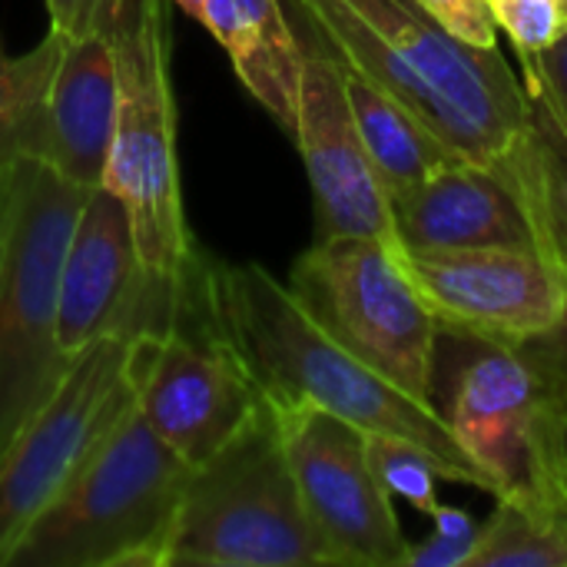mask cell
I'll use <instances>...</instances> for the list:
<instances>
[{
	"label": "cell",
	"instance_id": "cell-20",
	"mask_svg": "<svg viewBox=\"0 0 567 567\" xmlns=\"http://www.w3.org/2000/svg\"><path fill=\"white\" fill-rule=\"evenodd\" d=\"M468 567H567V518L538 488L498 495Z\"/></svg>",
	"mask_w": 567,
	"mask_h": 567
},
{
	"label": "cell",
	"instance_id": "cell-23",
	"mask_svg": "<svg viewBox=\"0 0 567 567\" xmlns=\"http://www.w3.org/2000/svg\"><path fill=\"white\" fill-rule=\"evenodd\" d=\"M492 10L518 60L545 53L567 33V0H492Z\"/></svg>",
	"mask_w": 567,
	"mask_h": 567
},
{
	"label": "cell",
	"instance_id": "cell-29",
	"mask_svg": "<svg viewBox=\"0 0 567 567\" xmlns=\"http://www.w3.org/2000/svg\"><path fill=\"white\" fill-rule=\"evenodd\" d=\"M538 445L551 472L567 485V415L558 405H545L538 425Z\"/></svg>",
	"mask_w": 567,
	"mask_h": 567
},
{
	"label": "cell",
	"instance_id": "cell-17",
	"mask_svg": "<svg viewBox=\"0 0 567 567\" xmlns=\"http://www.w3.org/2000/svg\"><path fill=\"white\" fill-rule=\"evenodd\" d=\"M229 63L243 86L276 116L292 136L299 113V83L306 47L296 37L282 0H206L196 17Z\"/></svg>",
	"mask_w": 567,
	"mask_h": 567
},
{
	"label": "cell",
	"instance_id": "cell-25",
	"mask_svg": "<svg viewBox=\"0 0 567 567\" xmlns=\"http://www.w3.org/2000/svg\"><path fill=\"white\" fill-rule=\"evenodd\" d=\"M422 10H429L452 37L472 43V47H498V20L492 10V0H415Z\"/></svg>",
	"mask_w": 567,
	"mask_h": 567
},
{
	"label": "cell",
	"instance_id": "cell-16",
	"mask_svg": "<svg viewBox=\"0 0 567 567\" xmlns=\"http://www.w3.org/2000/svg\"><path fill=\"white\" fill-rule=\"evenodd\" d=\"M116 53L106 30L66 37L43 100L40 153L63 179L96 189L116 133Z\"/></svg>",
	"mask_w": 567,
	"mask_h": 567
},
{
	"label": "cell",
	"instance_id": "cell-24",
	"mask_svg": "<svg viewBox=\"0 0 567 567\" xmlns=\"http://www.w3.org/2000/svg\"><path fill=\"white\" fill-rule=\"evenodd\" d=\"M515 352L528 362V369L538 379L542 399L548 405L567 402V292L561 316L538 336L515 346Z\"/></svg>",
	"mask_w": 567,
	"mask_h": 567
},
{
	"label": "cell",
	"instance_id": "cell-7",
	"mask_svg": "<svg viewBox=\"0 0 567 567\" xmlns=\"http://www.w3.org/2000/svg\"><path fill=\"white\" fill-rule=\"evenodd\" d=\"M289 289L352 352L419 402H432L439 319L392 246L322 236L292 266Z\"/></svg>",
	"mask_w": 567,
	"mask_h": 567
},
{
	"label": "cell",
	"instance_id": "cell-2",
	"mask_svg": "<svg viewBox=\"0 0 567 567\" xmlns=\"http://www.w3.org/2000/svg\"><path fill=\"white\" fill-rule=\"evenodd\" d=\"M292 3L322 50L409 103L455 153L512 173L528 93L498 47L452 37L415 0Z\"/></svg>",
	"mask_w": 567,
	"mask_h": 567
},
{
	"label": "cell",
	"instance_id": "cell-5",
	"mask_svg": "<svg viewBox=\"0 0 567 567\" xmlns=\"http://www.w3.org/2000/svg\"><path fill=\"white\" fill-rule=\"evenodd\" d=\"M176 565H332L266 402L226 449L189 472L166 545V567Z\"/></svg>",
	"mask_w": 567,
	"mask_h": 567
},
{
	"label": "cell",
	"instance_id": "cell-33",
	"mask_svg": "<svg viewBox=\"0 0 567 567\" xmlns=\"http://www.w3.org/2000/svg\"><path fill=\"white\" fill-rule=\"evenodd\" d=\"M558 409H561V412H565V415H567V402H561V405H558Z\"/></svg>",
	"mask_w": 567,
	"mask_h": 567
},
{
	"label": "cell",
	"instance_id": "cell-31",
	"mask_svg": "<svg viewBox=\"0 0 567 567\" xmlns=\"http://www.w3.org/2000/svg\"><path fill=\"white\" fill-rule=\"evenodd\" d=\"M17 163V159H13ZM13 163L0 166V236H3V219H7V203H10V179H13Z\"/></svg>",
	"mask_w": 567,
	"mask_h": 567
},
{
	"label": "cell",
	"instance_id": "cell-28",
	"mask_svg": "<svg viewBox=\"0 0 567 567\" xmlns=\"http://www.w3.org/2000/svg\"><path fill=\"white\" fill-rule=\"evenodd\" d=\"M478 542H458L432 532V538L409 545V561L405 567H468Z\"/></svg>",
	"mask_w": 567,
	"mask_h": 567
},
{
	"label": "cell",
	"instance_id": "cell-14",
	"mask_svg": "<svg viewBox=\"0 0 567 567\" xmlns=\"http://www.w3.org/2000/svg\"><path fill=\"white\" fill-rule=\"evenodd\" d=\"M302 47L306 63L292 140L316 199V239L365 236L402 252L395 206L355 126L339 60L312 37Z\"/></svg>",
	"mask_w": 567,
	"mask_h": 567
},
{
	"label": "cell",
	"instance_id": "cell-10",
	"mask_svg": "<svg viewBox=\"0 0 567 567\" xmlns=\"http://www.w3.org/2000/svg\"><path fill=\"white\" fill-rule=\"evenodd\" d=\"M269 409L329 561L336 567H405L409 542L392 495L372 472L365 429L312 402Z\"/></svg>",
	"mask_w": 567,
	"mask_h": 567
},
{
	"label": "cell",
	"instance_id": "cell-13",
	"mask_svg": "<svg viewBox=\"0 0 567 567\" xmlns=\"http://www.w3.org/2000/svg\"><path fill=\"white\" fill-rule=\"evenodd\" d=\"M439 329L518 346L545 332L565 306L567 272L538 249L399 252Z\"/></svg>",
	"mask_w": 567,
	"mask_h": 567
},
{
	"label": "cell",
	"instance_id": "cell-6",
	"mask_svg": "<svg viewBox=\"0 0 567 567\" xmlns=\"http://www.w3.org/2000/svg\"><path fill=\"white\" fill-rule=\"evenodd\" d=\"M86 193L37 153L13 163L0 236V455L70 365L56 342V292Z\"/></svg>",
	"mask_w": 567,
	"mask_h": 567
},
{
	"label": "cell",
	"instance_id": "cell-11",
	"mask_svg": "<svg viewBox=\"0 0 567 567\" xmlns=\"http://www.w3.org/2000/svg\"><path fill=\"white\" fill-rule=\"evenodd\" d=\"M126 372L143 419L193 468L226 449L262 405L249 372L213 329L140 332L130 339Z\"/></svg>",
	"mask_w": 567,
	"mask_h": 567
},
{
	"label": "cell",
	"instance_id": "cell-21",
	"mask_svg": "<svg viewBox=\"0 0 567 567\" xmlns=\"http://www.w3.org/2000/svg\"><path fill=\"white\" fill-rule=\"evenodd\" d=\"M66 33L50 27L27 53H10L0 37V166L40 153L43 100Z\"/></svg>",
	"mask_w": 567,
	"mask_h": 567
},
{
	"label": "cell",
	"instance_id": "cell-19",
	"mask_svg": "<svg viewBox=\"0 0 567 567\" xmlns=\"http://www.w3.org/2000/svg\"><path fill=\"white\" fill-rule=\"evenodd\" d=\"M528 123L515 156V179L532 209L542 252L567 272V126L535 76H525Z\"/></svg>",
	"mask_w": 567,
	"mask_h": 567
},
{
	"label": "cell",
	"instance_id": "cell-3",
	"mask_svg": "<svg viewBox=\"0 0 567 567\" xmlns=\"http://www.w3.org/2000/svg\"><path fill=\"white\" fill-rule=\"evenodd\" d=\"M103 30L116 53V133L103 186L130 213L146 276L193 286L199 249L189 236L176 159V96L169 80V20L163 0H106Z\"/></svg>",
	"mask_w": 567,
	"mask_h": 567
},
{
	"label": "cell",
	"instance_id": "cell-18",
	"mask_svg": "<svg viewBox=\"0 0 567 567\" xmlns=\"http://www.w3.org/2000/svg\"><path fill=\"white\" fill-rule=\"evenodd\" d=\"M339 70H342V86H346L355 126L365 140V150L392 203L462 156L409 103H402L395 93L379 86L372 76H365L362 70L342 60H339Z\"/></svg>",
	"mask_w": 567,
	"mask_h": 567
},
{
	"label": "cell",
	"instance_id": "cell-12",
	"mask_svg": "<svg viewBox=\"0 0 567 567\" xmlns=\"http://www.w3.org/2000/svg\"><path fill=\"white\" fill-rule=\"evenodd\" d=\"M452 336L458 339L462 355H445V349L435 346V359L445 362V369L435 365L432 402L498 498L528 485L548 402L515 346L462 332Z\"/></svg>",
	"mask_w": 567,
	"mask_h": 567
},
{
	"label": "cell",
	"instance_id": "cell-26",
	"mask_svg": "<svg viewBox=\"0 0 567 567\" xmlns=\"http://www.w3.org/2000/svg\"><path fill=\"white\" fill-rule=\"evenodd\" d=\"M522 73L535 76L545 86V93L551 96L555 110L561 113L567 126V33L555 47H548L545 53H538L532 60H522Z\"/></svg>",
	"mask_w": 567,
	"mask_h": 567
},
{
	"label": "cell",
	"instance_id": "cell-27",
	"mask_svg": "<svg viewBox=\"0 0 567 567\" xmlns=\"http://www.w3.org/2000/svg\"><path fill=\"white\" fill-rule=\"evenodd\" d=\"M50 13V27L66 37H83L103 27L106 0H43Z\"/></svg>",
	"mask_w": 567,
	"mask_h": 567
},
{
	"label": "cell",
	"instance_id": "cell-30",
	"mask_svg": "<svg viewBox=\"0 0 567 567\" xmlns=\"http://www.w3.org/2000/svg\"><path fill=\"white\" fill-rule=\"evenodd\" d=\"M432 525H435V532L439 535H445V538H458V542H478V525H475V518L465 512V508H455V505H439L432 515Z\"/></svg>",
	"mask_w": 567,
	"mask_h": 567
},
{
	"label": "cell",
	"instance_id": "cell-8",
	"mask_svg": "<svg viewBox=\"0 0 567 567\" xmlns=\"http://www.w3.org/2000/svg\"><path fill=\"white\" fill-rule=\"evenodd\" d=\"M126 359L130 336H100L73 352L53 395L0 455V567L133 405Z\"/></svg>",
	"mask_w": 567,
	"mask_h": 567
},
{
	"label": "cell",
	"instance_id": "cell-22",
	"mask_svg": "<svg viewBox=\"0 0 567 567\" xmlns=\"http://www.w3.org/2000/svg\"><path fill=\"white\" fill-rule=\"evenodd\" d=\"M365 449L375 478L392 498L409 502L422 515H432L442 505L435 485L439 478H445V468L429 449L399 435H375V432H365Z\"/></svg>",
	"mask_w": 567,
	"mask_h": 567
},
{
	"label": "cell",
	"instance_id": "cell-32",
	"mask_svg": "<svg viewBox=\"0 0 567 567\" xmlns=\"http://www.w3.org/2000/svg\"><path fill=\"white\" fill-rule=\"evenodd\" d=\"M173 3H176L179 10H186L189 17H199V10H203V3H206V0H173Z\"/></svg>",
	"mask_w": 567,
	"mask_h": 567
},
{
	"label": "cell",
	"instance_id": "cell-9",
	"mask_svg": "<svg viewBox=\"0 0 567 567\" xmlns=\"http://www.w3.org/2000/svg\"><path fill=\"white\" fill-rule=\"evenodd\" d=\"M203 262L186 289L159 286L146 276L130 213L116 193L96 186L86 193L73 223L60 292L56 342L66 355L100 336H140L169 329H203Z\"/></svg>",
	"mask_w": 567,
	"mask_h": 567
},
{
	"label": "cell",
	"instance_id": "cell-4",
	"mask_svg": "<svg viewBox=\"0 0 567 567\" xmlns=\"http://www.w3.org/2000/svg\"><path fill=\"white\" fill-rule=\"evenodd\" d=\"M189 472L133 402L23 532L7 567H166Z\"/></svg>",
	"mask_w": 567,
	"mask_h": 567
},
{
	"label": "cell",
	"instance_id": "cell-1",
	"mask_svg": "<svg viewBox=\"0 0 567 567\" xmlns=\"http://www.w3.org/2000/svg\"><path fill=\"white\" fill-rule=\"evenodd\" d=\"M203 299L209 329L236 352L262 402H312L365 432L409 439L442 462L449 482L492 492L435 405L352 352L259 262L203 259Z\"/></svg>",
	"mask_w": 567,
	"mask_h": 567
},
{
	"label": "cell",
	"instance_id": "cell-15",
	"mask_svg": "<svg viewBox=\"0 0 567 567\" xmlns=\"http://www.w3.org/2000/svg\"><path fill=\"white\" fill-rule=\"evenodd\" d=\"M402 252L445 249H538L542 239L518 179L498 166L458 156L432 179L399 196Z\"/></svg>",
	"mask_w": 567,
	"mask_h": 567
}]
</instances>
